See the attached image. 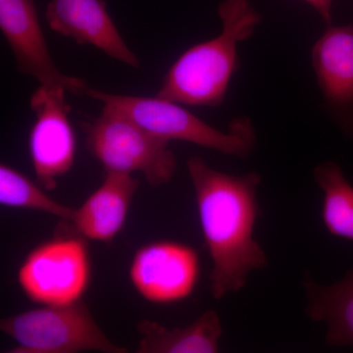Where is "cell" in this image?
<instances>
[{"label":"cell","instance_id":"8992f818","mask_svg":"<svg viewBox=\"0 0 353 353\" xmlns=\"http://www.w3.org/2000/svg\"><path fill=\"white\" fill-rule=\"evenodd\" d=\"M87 241L71 230L31 250L17 276L27 299L41 305H66L83 301L92 281Z\"/></svg>","mask_w":353,"mask_h":353},{"label":"cell","instance_id":"7c38bea8","mask_svg":"<svg viewBox=\"0 0 353 353\" xmlns=\"http://www.w3.org/2000/svg\"><path fill=\"white\" fill-rule=\"evenodd\" d=\"M139 185L130 174L105 173L99 189L75 209L68 227L87 240L110 243L125 226Z\"/></svg>","mask_w":353,"mask_h":353},{"label":"cell","instance_id":"2e32d148","mask_svg":"<svg viewBox=\"0 0 353 353\" xmlns=\"http://www.w3.org/2000/svg\"><path fill=\"white\" fill-rule=\"evenodd\" d=\"M41 185L6 164L0 165V204L6 208L39 211L61 218L73 219L75 209L51 199Z\"/></svg>","mask_w":353,"mask_h":353},{"label":"cell","instance_id":"e0dca14e","mask_svg":"<svg viewBox=\"0 0 353 353\" xmlns=\"http://www.w3.org/2000/svg\"><path fill=\"white\" fill-rule=\"evenodd\" d=\"M304 1L307 2L309 6H312L317 11L327 25L331 26L332 6L334 0H304Z\"/></svg>","mask_w":353,"mask_h":353},{"label":"cell","instance_id":"9a60e30c","mask_svg":"<svg viewBox=\"0 0 353 353\" xmlns=\"http://www.w3.org/2000/svg\"><path fill=\"white\" fill-rule=\"evenodd\" d=\"M313 178L324 196L321 215L327 231L353 241V185L343 169L336 162L325 161L316 167Z\"/></svg>","mask_w":353,"mask_h":353},{"label":"cell","instance_id":"5b68a950","mask_svg":"<svg viewBox=\"0 0 353 353\" xmlns=\"http://www.w3.org/2000/svg\"><path fill=\"white\" fill-rule=\"evenodd\" d=\"M87 148L105 173L139 172L152 187L170 182L175 175L176 155L168 141L153 136L121 114L102 110L85 124Z\"/></svg>","mask_w":353,"mask_h":353},{"label":"cell","instance_id":"7a4b0ae2","mask_svg":"<svg viewBox=\"0 0 353 353\" xmlns=\"http://www.w3.org/2000/svg\"><path fill=\"white\" fill-rule=\"evenodd\" d=\"M218 15L222 21L219 36L185 50L167 72L157 97L205 108L224 102L239 68L238 44L254 34L261 16L250 0H224Z\"/></svg>","mask_w":353,"mask_h":353},{"label":"cell","instance_id":"52a82bcc","mask_svg":"<svg viewBox=\"0 0 353 353\" xmlns=\"http://www.w3.org/2000/svg\"><path fill=\"white\" fill-rule=\"evenodd\" d=\"M67 94L63 88L41 85L30 99L36 117L29 136L30 157L38 183L48 192L57 189L58 180L75 163L77 139Z\"/></svg>","mask_w":353,"mask_h":353},{"label":"cell","instance_id":"9c48e42d","mask_svg":"<svg viewBox=\"0 0 353 353\" xmlns=\"http://www.w3.org/2000/svg\"><path fill=\"white\" fill-rule=\"evenodd\" d=\"M0 30L20 74L44 87L63 88L69 94L87 97L90 87L85 80L62 73L53 61L34 0H0Z\"/></svg>","mask_w":353,"mask_h":353},{"label":"cell","instance_id":"ba28073f","mask_svg":"<svg viewBox=\"0 0 353 353\" xmlns=\"http://www.w3.org/2000/svg\"><path fill=\"white\" fill-rule=\"evenodd\" d=\"M201 275V260L192 246L173 241H157L134 253L129 277L146 301L172 304L192 296Z\"/></svg>","mask_w":353,"mask_h":353},{"label":"cell","instance_id":"4fadbf2b","mask_svg":"<svg viewBox=\"0 0 353 353\" xmlns=\"http://www.w3.org/2000/svg\"><path fill=\"white\" fill-rule=\"evenodd\" d=\"M303 285L307 299L305 314L311 321L327 325L325 343L353 347V270L332 285L316 282L306 272Z\"/></svg>","mask_w":353,"mask_h":353},{"label":"cell","instance_id":"30bf717a","mask_svg":"<svg viewBox=\"0 0 353 353\" xmlns=\"http://www.w3.org/2000/svg\"><path fill=\"white\" fill-rule=\"evenodd\" d=\"M311 60L327 108L353 139V25L329 26L313 46Z\"/></svg>","mask_w":353,"mask_h":353},{"label":"cell","instance_id":"5bb4252c","mask_svg":"<svg viewBox=\"0 0 353 353\" xmlns=\"http://www.w3.org/2000/svg\"><path fill=\"white\" fill-rule=\"evenodd\" d=\"M137 329L141 336L139 353H215L219 352L223 333L219 315L214 310L205 311L185 328L169 330L143 319Z\"/></svg>","mask_w":353,"mask_h":353},{"label":"cell","instance_id":"8fae6325","mask_svg":"<svg viewBox=\"0 0 353 353\" xmlns=\"http://www.w3.org/2000/svg\"><path fill=\"white\" fill-rule=\"evenodd\" d=\"M46 20L53 32L81 46H94L132 68L141 64L114 24L104 0H51Z\"/></svg>","mask_w":353,"mask_h":353},{"label":"cell","instance_id":"3957f363","mask_svg":"<svg viewBox=\"0 0 353 353\" xmlns=\"http://www.w3.org/2000/svg\"><path fill=\"white\" fill-rule=\"evenodd\" d=\"M87 97L103 104L102 110L121 114L163 141H182L223 154L246 158L256 145L252 120L236 118L227 132L210 126L180 103L154 97L109 94L90 88Z\"/></svg>","mask_w":353,"mask_h":353},{"label":"cell","instance_id":"6da1fadb","mask_svg":"<svg viewBox=\"0 0 353 353\" xmlns=\"http://www.w3.org/2000/svg\"><path fill=\"white\" fill-rule=\"evenodd\" d=\"M202 234L212 260L211 294L221 299L245 288L253 271L268 266L254 231L260 210L261 176H236L209 166L201 157L188 160Z\"/></svg>","mask_w":353,"mask_h":353},{"label":"cell","instance_id":"277c9868","mask_svg":"<svg viewBox=\"0 0 353 353\" xmlns=\"http://www.w3.org/2000/svg\"><path fill=\"white\" fill-rule=\"evenodd\" d=\"M0 330L16 343L10 353L128 352L109 340L83 301L3 318Z\"/></svg>","mask_w":353,"mask_h":353}]
</instances>
